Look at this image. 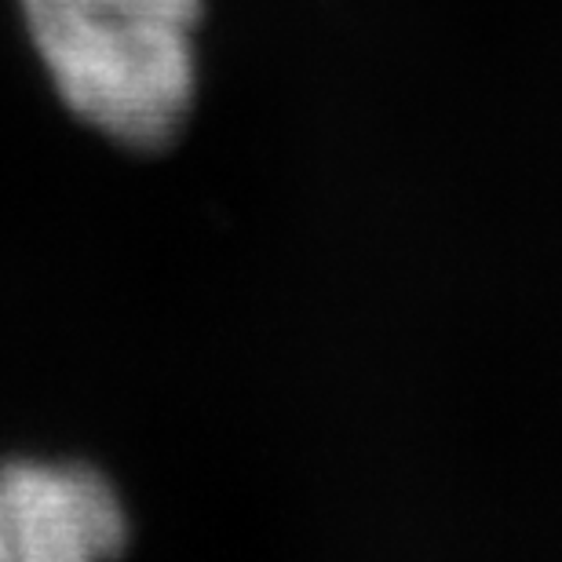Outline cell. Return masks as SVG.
<instances>
[{
  "label": "cell",
  "mask_w": 562,
  "mask_h": 562,
  "mask_svg": "<svg viewBox=\"0 0 562 562\" xmlns=\"http://www.w3.org/2000/svg\"><path fill=\"white\" fill-rule=\"evenodd\" d=\"M63 103L132 150H161L194 103L201 0H19Z\"/></svg>",
  "instance_id": "obj_1"
},
{
  "label": "cell",
  "mask_w": 562,
  "mask_h": 562,
  "mask_svg": "<svg viewBox=\"0 0 562 562\" xmlns=\"http://www.w3.org/2000/svg\"><path fill=\"white\" fill-rule=\"evenodd\" d=\"M125 541V512L99 471L0 464V562H95L117 555Z\"/></svg>",
  "instance_id": "obj_2"
}]
</instances>
